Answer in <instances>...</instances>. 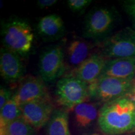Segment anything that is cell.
I'll use <instances>...</instances> for the list:
<instances>
[{"mask_svg": "<svg viewBox=\"0 0 135 135\" xmlns=\"http://www.w3.org/2000/svg\"><path fill=\"white\" fill-rule=\"evenodd\" d=\"M55 96L59 105L64 109H73L89 98L88 85L75 75L66 76L57 82Z\"/></svg>", "mask_w": 135, "mask_h": 135, "instance_id": "cell-5", "label": "cell"}, {"mask_svg": "<svg viewBox=\"0 0 135 135\" xmlns=\"http://www.w3.org/2000/svg\"><path fill=\"white\" fill-rule=\"evenodd\" d=\"M8 135H35V128L23 118H19L0 128Z\"/></svg>", "mask_w": 135, "mask_h": 135, "instance_id": "cell-18", "label": "cell"}, {"mask_svg": "<svg viewBox=\"0 0 135 135\" xmlns=\"http://www.w3.org/2000/svg\"><path fill=\"white\" fill-rule=\"evenodd\" d=\"M98 123L108 135H121L135 131V105L130 98L123 97L103 104Z\"/></svg>", "mask_w": 135, "mask_h": 135, "instance_id": "cell-1", "label": "cell"}, {"mask_svg": "<svg viewBox=\"0 0 135 135\" xmlns=\"http://www.w3.org/2000/svg\"><path fill=\"white\" fill-rule=\"evenodd\" d=\"M101 76L134 80L135 79V57L108 60Z\"/></svg>", "mask_w": 135, "mask_h": 135, "instance_id": "cell-13", "label": "cell"}, {"mask_svg": "<svg viewBox=\"0 0 135 135\" xmlns=\"http://www.w3.org/2000/svg\"><path fill=\"white\" fill-rule=\"evenodd\" d=\"M1 35L3 46L17 54L25 56L31 50L34 33L26 20L11 17L2 23Z\"/></svg>", "mask_w": 135, "mask_h": 135, "instance_id": "cell-2", "label": "cell"}, {"mask_svg": "<svg viewBox=\"0 0 135 135\" xmlns=\"http://www.w3.org/2000/svg\"><path fill=\"white\" fill-rule=\"evenodd\" d=\"M46 135H71L67 109H55L46 124Z\"/></svg>", "mask_w": 135, "mask_h": 135, "instance_id": "cell-16", "label": "cell"}, {"mask_svg": "<svg viewBox=\"0 0 135 135\" xmlns=\"http://www.w3.org/2000/svg\"><path fill=\"white\" fill-rule=\"evenodd\" d=\"M13 94L11 90L1 86L0 88V109H1L4 104L13 97Z\"/></svg>", "mask_w": 135, "mask_h": 135, "instance_id": "cell-21", "label": "cell"}, {"mask_svg": "<svg viewBox=\"0 0 135 135\" xmlns=\"http://www.w3.org/2000/svg\"><path fill=\"white\" fill-rule=\"evenodd\" d=\"M101 54L109 60L135 57V30L126 27L101 41Z\"/></svg>", "mask_w": 135, "mask_h": 135, "instance_id": "cell-6", "label": "cell"}, {"mask_svg": "<svg viewBox=\"0 0 135 135\" xmlns=\"http://www.w3.org/2000/svg\"><path fill=\"white\" fill-rule=\"evenodd\" d=\"M57 3V0H38L37 1V6L40 9H46L51 7Z\"/></svg>", "mask_w": 135, "mask_h": 135, "instance_id": "cell-22", "label": "cell"}, {"mask_svg": "<svg viewBox=\"0 0 135 135\" xmlns=\"http://www.w3.org/2000/svg\"><path fill=\"white\" fill-rule=\"evenodd\" d=\"M36 29L39 36L44 41H55L63 37L65 26L61 17L56 14H51L39 19Z\"/></svg>", "mask_w": 135, "mask_h": 135, "instance_id": "cell-12", "label": "cell"}, {"mask_svg": "<svg viewBox=\"0 0 135 135\" xmlns=\"http://www.w3.org/2000/svg\"><path fill=\"white\" fill-rule=\"evenodd\" d=\"M91 2V0H68L67 4L72 11L79 13L83 11Z\"/></svg>", "mask_w": 135, "mask_h": 135, "instance_id": "cell-19", "label": "cell"}, {"mask_svg": "<svg viewBox=\"0 0 135 135\" xmlns=\"http://www.w3.org/2000/svg\"><path fill=\"white\" fill-rule=\"evenodd\" d=\"M0 128H4L11 121L22 117L20 104L13 97L0 109Z\"/></svg>", "mask_w": 135, "mask_h": 135, "instance_id": "cell-17", "label": "cell"}, {"mask_svg": "<svg viewBox=\"0 0 135 135\" xmlns=\"http://www.w3.org/2000/svg\"><path fill=\"white\" fill-rule=\"evenodd\" d=\"M92 45L85 40L77 39L71 41L67 47L66 55L68 63L77 68L89 56Z\"/></svg>", "mask_w": 135, "mask_h": 135, "instance_id": "cell-15", "label": "cell"}, {"mask_svg": "<svg viewBox=\"0 0 135 135\" xmlns=\"http://www.w3.org/2000/svg\"><path fill=\"white\" fill-rule=\"evenodd\" d=\"M117 22L118 13L114 8L95 7L86 16L83 35L85 38L102 41L108 38Z\"/></svg>", "mask_w": 135, "mask_h": 135, "instance_id": "cell-3", "label": "cell"}, {"mask_svg": "<svg viewBox=\"0 0 135 135\" xmlns=\"http://www.w3.org/2000/svg\"><path fill=\"white\" fill-rule=\"evenodd\" d=\"M20 109L22 118L35 129H40L46 125L55 111L50 97L21 104Z\"/></svg>", "mask_w": 135, "mask_h": 135, "instance_id": "cell-8", "label": "cell"}, {"mask_svg": "<svg viewBox=\"0 0 135 135\" xmlns=\"http://www.w3.org/2000/svg\"><path fill=\"white\" fill-rule=\"evenodd\" d=\"M132 93H135V79L134 80V82H133V86Z\"/></svg>", "mask_w": 135, "mask_h": 135, "instance_id": "cell-24", "label": "cell"}, {"mask_svg": "<svg viewBox=\"0 0 135 135\" xmlns=\"http://www.w3.org/2000/svg\"><path fill=\"white\" fill-rule=\"evenodd\" d=\"M124 7L126 13L130 17L135 30V0L124 1Z\"/></svg>", "mask_w": 135, "mask_h": 135, "instance_id": "cell-20", "label": "cell"}, {"mask_svg": "<svg viewBox=\"0 0 135 135\" xmlns=\"http://www.w3.org/2000/svg\"><path fill=\"white\" fill-rule=\"evenodd\" d=\"M21 56L3 46L0 51V73L9 83L20 82L23 78L25 68Z\"/></svg>", "mask_w": 135, "mask_h": 135, "instance_id": "cell-10", "label": "cell"}, {"mask_svg": "<svg viewBox=\"0 0 135 135\" xmlns=\"http://www.w3.org/2000/svg\"><path fill=\"white\" fill-rule=\"evenodd\" d=\"M134 80L101 76L95 82L88 86L89 98L104 104L126 97L132 93Z\"/></svg>", "mask_w": 135, "mask_h": 135, "instance_id": "cell-4", "label": "cell"}, {"mask_svg": "<svg viewBox=\"0 0 135 135\" xmlns=\"http://www.w3.org/2000/svg\"><path fill=\"white\" fill-rule=\"evenodd\" d=\"M91 135H99V134H91Z\"/></svg>", "mask_w": 135, "mask_h": 135, "instance_id": "cell-26", "label": "cell"}, {"mask_svg": "<svg viewBox=\"0 0 135 135\" xmlns=\"http://www.w3.org/2000/svg\"><path fill=\"white\" fill-rule=\"evenodd\" d=\"M0 135H8L2 129H0Z\"/></svg>", "mask_w": 135, "mask_h": 135, "instance_id": "cell-25", "label": "cell"}, {"mask_svg": "<svg viewBox=\"0 0 135 135\" xmlns=\"http://www.w3.org/2000/svg\"><path fill=\"white\" fill-rule=\"evenodd\" d=\"M108 60L101 53H94L77 68L74 70L73 75L90 85L97 81L102 74Z\"/></svg>", "mask_w": 135, "mask_h": 135, "instance_id": "cell-11", "label": "cell"}, {"mask_svg": "<svg viewBox=\"0 0 135 135\" xmlns=\"http://www.w3.org/2000/svg\"><path fill=\"white\" fill-rule=\"evenodd\" d=\"M128 97L130 98L131 100L133 101V102L134 103V105H135V93H131L128 95Z\"/></svg>", "mask_w": 135, "mask_h": 135, "instance_id": "cell-23", "label": "cell"}, {"mask_svg": "<svg viewBox=\"0 0 135 135\" xmlns=\"http://www.w3.org/2000/svg\"><path fill=\"white\" fill-rule=\"evenodd\" d=\"M73 109L75 124L80 129H87L98 119L99 109L93 103L84 101Z\"/></svg>", "mask_w": 135, "mask_h": 135, "instance_id": "cell-14", "label": "cell"}, {"mask_svg": "<svg viewBox=\"0 0 135 135\" xmlns=\"http://www.w3.org/2000/svg\"><path fill=\"white\" fill-rule=\"evenodd\" d=\"M65 54L60 45H53L43 51L39 60V73L45 82H52L65 71Z\"/></svg>", "mask_w": 135, "mask_h": 135, "instance_id": "cell-7", "label": "cell"}, {"mask_svg": "<svg viewBox=\"0 0 135 135\" xmlns=\"http://www.w3.org/2000/svg\"><path fill=\"white\" fill-rule=\"evenodd\" d=\"M44 82L41 78L33 76L23 77L13 94L20 106L36 99L50 97Z\"/></svg>", "mask_w": 135, "mask_h": 135, "instance_id": "cell-9", "label": "cell"}]
</instances>
